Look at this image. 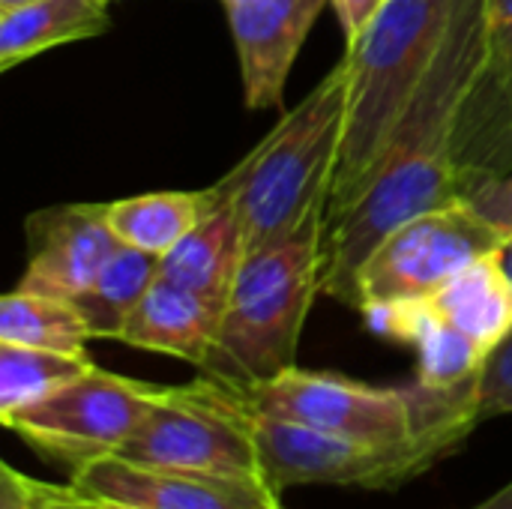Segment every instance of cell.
Here are the masks:
<instances>
[{
  "instance_id": "cell-1",
  "label": "cell",
  "mask_w": 512,
  "mask_h": 509,
  "mask_svg": "<svg viewBox=\"0 0 512 509\" xmlns=\"http://www.w3.org/2000/svg\"><path fill=\"white\" fill-rule=\"evenodd\" d=\"M486 60V6L483 0H456L441 45L381 156L345 207L327 216L324 294L354 309L357 276L381 240L408 219L462 198V132Z\"/></svg>"
},
{
  "instance_id": "cell-2",
  "label": "cell",
  "mask_w": 512,
  "mask_h": 509,
  "mask_svg": "<svg viewBox=\"0 0 512 509\" xmlns=\"http://www.w3.org/2000/svg\"><path fill=\"white\" fill-rule=\"evenodd\" d=\"M348 96L351 63L342 57L249 156L210 186L213 195L234 204L246 258L282 243L315 210L330 204Z\"/></svg>"
},
{
  "instance_id": "cell-3",
  "label": "cell",
  "mask_w": 512,
  "mask_h": 509,
  "mask_svg": "<svg viewBox=\"0 0 512 509\" xmlns=\"http://www.w3.org/2000/svg\"><path fill=\"white\" fill-rule=\"evenodd\" d=\"M327 207L291 237L243 261L201 375L240 393L297 366V348L324 276Z\"/></svg>"
},
{
  "instance_id": "cell-4",
  "label": "cell",
  "mask_w": 512,
  "mask_h": 509,
  "mask_svg": "<svg viewBox=\"0 0 512 509\" xmlns=\"http://www.w3.org/2000/svg\"><path fill=\"white\" fill-rule=\"evenodd\" d=\"M456 0H387L366 33L348 45L351 96L327 216L342 210L381 156L402 108L429 69Z\"/></svg>"
},
{
  "instance_id": "cell-5",
  "label": "cell",
  "mask_w": 512,
  "mask_h": 509,
  "mask_svg": "<svg viewBox=\"0 0 512 509\" xmlns=\"http://www.w3.org/2000/svg\"><path fill=\"white\" fill-rule=\"evenodd\" d=\"M477 384L459 390H429L420 381L414 387H372L345 375L291 366L264 384L231 393L249 414L288 420L354 441L396 444L429 429L459 426L474 432L480 426Z\"/></svg>"
},
{
  "instance_id": "cell-6",
  "label": "cell",
  "mask_w": 512,
  "mask_h": 509,
  "mask_svg": "<svg viewBox=\"0 0 512 509\" xmlns=\"http://www.w3.org/2000/svg\"><path fill=\"white\" fill-rule=\"evenodd\" d=\"M246 417L252 423L264 477L273 489L351 486L366 492H393L453 456L471 435L468 429L450 426L429 429L396 444H372L264 414L246 411Z\"/></svg>"
},
{
  "instance_id": "cell-7",
  "label": "cell",
  "mask_w": 512,
  "mask_h": 509,
  "mask_svg": "<svg viewBox=\"0 0 512 509\" xmlns=\"http://www.w3.org/2000/svg\"><path fill=\"white\" fill-rule=\"evenodd\" d=\"M117 459L162 471L267 483L246 411L231 390L204 375L186 387H159Z\"/></svg>"
},
{
  "instance_id": "cell-8",
  "label": "cell",
  "mask_w": 512,
  "mask_h": 509,
  "mask_svg": "<svg viewBox=\"0 0 512 509\" xmlns=\"http://www.w3.org/2000/svg\"><path fill=\"white\" fill-rule=\"evenodd\" d=\"M507 234L465 198L393 228L357 276V312L378 303L426 300L471 261L498 252Z\"/></svg>"
},
{
  "instance_id": "cell-9",
  "label": "cell",
  "mask_w": 512,
  "mask_h": 509,
  "mask_svg": "<svg viewBox=\"0 0 512 509\" xmlns=\"http://www.w3.org/2000/svg\"><path fill=\"white\" fill-rule=\"evenodd\" d=\"M159 387L93 366L72 384L3 420L39 456L72 471L117 456Z\"/></svg>"
},
{
  "instance_id": "cell-10",
  "label": "cell",
  "mask_w": 512,
  "mask_h": 509,
  "mask_svg": "<svg viewBox=\"0 0 512 509\" xmlns=\"http://www.w3.org/2000/svg\"><path fill=\"white\" fill-rule=\"evenodd\" d=\"M69 483L93 498L138 509H285L270 483L162 471L117 456L72 471Z\"/></svg>"
},
{
  "instance_id": "cell-11",
  "label": "cell",
  "mask_w": 512,
  "mask_h": 509,
  "mask_svg": "<svg viewBox=\"0 0 512 509\" xmlns=\"http://www.w3.org/2000/svg\"><path fill=\"white\" fill-rule=\"evenodd\" d=\"M120 246L105 204H63L33 213L27 219V267L15 288L72 303Z\"/></svg>"
},
{
  "instance_id": "cell-12",
  "label": "cell",
  "mask_w": 512,
  "mask_h": 509,
  "mask_svg": "<svg viewBox=\"0 0 512 509\" xmlns=\"http://www.w3.org/2000/svg\"><path fill=\"white\" fill-rule=\"evenodd\" d=\"M330 0H231L225 3L243 99L252 111L279 108L294 60Z\"/></svg>"
},
{
  "instance_id": "cell-13",
  "label": "cell",
  "mask_w": 512,
  "mask_h": 509,
  "mask_svg": "<svg viewBox=\"0 0 512 509\" xmlns=\"http://www.w3.org/2000/svg\"><path fill=\"white\" fill-rule=\"evenodd\" d=\"M372 333L417 348V381L429 390H459L480 381L489 360L474 339L441 318L429 300L378 303L360 312Z\"/></svg>"
},
{
  "instance_id": "cell-14",
  "label": "cell",
  "mask_w": 512,
  "mask_h": 509,
  "mask_svg": "<svg viewBox=\"0 0 512 509\" xmlns=\"http://www.w3.org/2000/svg\"><path fill=\"white\" fill-rule=\"evenodd\" d=\"M222 312L225 306L156 276V282L129 315L117 342L153 354H168L201 369L216 345Z\"/></svg>"
},
{
  "instance_id": "cell-15",
  "label": "cell",
  "mask_w": 512,
  "mask_h": 509,
  "mask_svg": "<svg viewBox=\"0 0 512 509\" xmlns=\"http://www.w3.org/2000/svg\"><path fill=\"white\" fill-rule=\"evenodd\" d=\"M207 195L210 210L171 252L159 258V276L225 306L246 255L234 204L210 189Z\"/></svg>"
},
{
  "instance_id": "cell-16",
  "label": "cell",
  "mask_w": 512,
  "mask_h": 509,
  "mask_svg": "<svg viewBox=\"0 0 512 509\" xmlns=\"http://www.w3.org/2000/svg\"><path fill=\"white\" fill-rule=\"evenodd\" d=\"M426 300L489 354L512 333V279L504 270L501 249L471 261Z\"/></svg>"
},
{
  "instance_id": "cell-17",
  "label": "cell",
  "mask_w": 512,
  "mask_h": 509,
  "mask_svg": "<svg viewBox=\"0 0 512 509\" xmlns=\"http://www.w3.org/2000/svg\"><path fill=\"white\" fill-rule=\"evenodd\" d=\"M111 18L102 0H33L0 12V69L9 72L57 45L102 36Z\"/></svg>"
},
{
  "instance_id": "cell-18",
  "label": "cell",
  "mask_w": 512,
  "mask_h": 509,
  "mask_svg": "<svg viewBox=\"0 0 512 509\" xmlns=\"http://www.w3.org/2000/svg\"><path fill=\"white\" fill-rule=\"evenodd\" d=\"M210 210L207 189L198 192H147L105 204L111 231L123 246L165 255L171 252Z\"/></svg>"
},
{
  "instance_id": "cell-19",
  "label": "cell",
  "mask_w": 512,
  "mask_h": 509,
  "mask_svg": "<svg viewBox=\"0 0 512 509\" xmlns=\"http://www.w3.org/2000/svg\"><path fill=\"white\" fill-rule=\"evenodd\" d=\"M159 276V255L120 246L93 285L72 300L93 339H120L129 315Z\"/></svg>"
},
{
  "instance_id": "cell-20",
  "label": "cell",
  "mask_w": 512,
  "mask_h": 509,
  "mask_svg": "<svg viewBox=\"0 0 512 509\" xmlns=\"http://www.w3.org/2000/svg\"><path fill=\"white\" fill-rule=\"evenodd\" d=\"M87 339L93 336L69 300L21 288L3 294L0 300V342L60 354H87Z\"/></svg>"
},
{
  "instance_id": "cell-21",
  "label": "cell",
  "mask_w": 512,
  "mask_h": 509,
  "mask_svg": "<svg viewBox=\"0 0 512 509\" xmlns=\"http://www.w3.org/2000/svg\"><path fill=\"white\" fill-rule=\"evenodd\" d=\"M96 363L87 354H60L0 342V420L72 384Z\"/></svg>"
},
{
  "instance_id": "cell-22",
  "label": "cell",
  "mask_w": 512,
  "mask_h": 509,
  "mask_svg": "<svg viewBox=\"0 0 512 509\" xmlns=\"http://www.w3.org/2000/svg\"><path fill=\"white\" fill-rule=\"evenodd\" d=\"M483 6H486L489 60H486V75L471 102L480 99H492V102L465 120L462 144L480 126V120L483 123L504 120L512 138V0H483Z\"/></svg>"
},
{
  "instance_id": "cell-23",
  "label": "cell",
  "mask_w": 512,
  "mask_h": 509,
  "mask_svg": "<svg viewBox=\"0 0 512 509\" xmlns=\"http://www.w3.org/2000/svg\"><path fill=\"white\" fill-rule=\"evenodd\" d=\"M504 414H512V333L489 354L477 384L480 423Z\"/></svg>"
},
{
  "instance_id": "cell-24",
  "label": "cell",
  "mask_w": 512,
  "mask_h": 509,
  "mask_svg": "<svg viewBox=\"0 0 512 509\" xmlns=\"http://www.w3.org/2000/svg\"><path fill=\"white\" fill-rule=\"evenodd\" d=\"M462 198L507 237L512 234V168L501 174H471Z\"/></svg>"
},
{
  "instance_id": "cell-25",
  "label": "cell",
  "mask_w": 512,
  "mask_h": 509,
  "mask_svg": "<svg viewBox=\"0 0 512 509\" xmlns=\"http://www.w3.org/2000/svg\"><path fill=\"white\" fill-rule=\"evenodd\" d=\"M18 486H21V509H102L99 498L75 489L72 483L54 486L18 474Z\"/></svg>"
},
{
  "instance_id": "cell-26",
  "label": "cell",
  "mask_w": 512,
  "mask_h": 509,
  "mask_svg": "<svg viewBox=\"0 0 512 509\" xmlns=\"http://www.w3.org/2000/svg\"><path fill=\"white\" fill-rule=\"evenodd\" d=\"M330 3L339 15L342 30H345V42L354 45L366 33V27L375 21V15L381 12V6L387 0H330Z\"/></svg>"
},
{
  "instance_id": "cell-27",
  "label": "cell",
  "mask_w": 512,
  "mask_h": 509,
  "mask_svg": "<svg viewBox=\"0 0 512 509\" xmlns=\"http://www.w3.org/2000/svg\"><path fill=\"white\" fill-rule=\"evenodd\" d=\"M3 486H0V509H21V486H18V471L3 465Z\"/></svg>"
},
{
  "instance_id": "cell-28",
  "label": "cell",
  "mask_w": 512,
  "mask_h": 509,
  "mask_svg": "<svg viewBox=\"0 0 512 509\" xmlns=\"http://www.w3.org/2000/svg\"><path fill=\"white\" fill-rule=\"evenodd\" d=\"M474 509H512V483L504 486L501 492H495L492 498H486L483 504H477Z\"/></svg>"
},
{
  "instance_id": "cell-29",
  "label": "cell",
  "mask_w": 512,
  "mask_h": 509,
  "mask_svg": "<svg viewBox=\"0 0 512 509\" xmlns=\"http://www.w3.org/2000/svg\"><path fill=\"white\" fill-rule=\"evenodd\" d=\"M501 261H504V270L510 273L512 279V234L504 240V246H501Z\"/></svg>"
},
{
  "instance_id": "cell-30",
  "label": "cell",
  "mask_w": 512,
  "mask_h": 509,
  "mask_svg": "<svg viewBox=\"0 0 512 509\" xmlns=\"http://www.w3.org/2000/svg\"><path fill=\"white\" fill-rule=\"evenodd\" d=\"M24 3H33V0H0V12L3 9H15V6H24Z\"/></svg>"
},
{
  "instance_id": "cell-31",
  "label": "cell",
  "mask_w": 512,
  "mask_h": 509,
  "mask_svg": "<svg viewBox=\"0 0 512 509\" xmlns=\"http://www.w3.org/2000/svg\"><path fill=\"white\" fill-rule=\"evenodd\" d=\"M102 501V498H99ZM102 509H138V507H129V504H117V501H102Z\"/></svg>"
},
{
  "instance_id": "cell-32",
  "label": "cell",
  "mask_w": 512,
  "mask_h": 509,
  "mask_svg": "<svg viewBox=\"0 0 512 509\" xmlns=\"http://www.w3.org/2000/svg\"><path fill=\"white\" fill-rule=\"evenodd\" d=\"M222 3H231V0H222Z\"/></svg>"
},
{
  "instance_id": "cell-33",
  "label": "cell",
  "mask_w": 512,
  "mask_h": 509,
  "mask_svg": "<svg viewBox=\"0 0 512 509\" xmlns=\"http://www.w3.org/2000/svg\"><path fill=\"white\" fill-rule=\"evenodd\" d=\"M102 3H108V0H102Z\"/></svg>"
}]
</instances>
